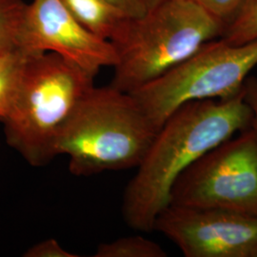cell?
<instances>
[{"label": "cell", "mask_w": 257, "mask_h": 257, "mask_svg": "<svg viewBox=\"0 0 257 257\" xmlns=\"http://www.w3.org/2000/svg\"><path fill=\"white\" fill-rule=\"evenodd\" d=\"M157 132L130 92L93 85L66 123L55 153L68 156L76 176L128 170L142 162Z\"/></svg>", "instance_id": "2"}, {"label": "cell", "mask_w": 257, "mask_h": 257, "mask_svg": "<svg viewBox=\"0 0 257 257\" xmlns=\"http://www.w3.org/2000/svg\"><path fill=\"white\" fill-rule=\"evenodd\" d=\"M29 55L19 48L0 51V118L9 110L18 92Z\"/></svg>", "instance_id": "10"}, {"label": "cell", "mask_w": 257, "mask_h": 257, "mask_svg": "<svg viewBox=\"0 0 257 257\" xmlns=\"http://www.w3.org/2000/svg\"><path fill=\"white\" fill-rule=\"evenodd\" d=\"M94 257H166L167 252L155 241L140 235L126 236L100 244Z\"/></svg>", "instance_id": "11"}, {"label": "cell", "mask_w": 257, "mask_h": 257, "mask_svg": "<svg viewBox=\"0 0 257 257\" xmlns=\"http://www.w3.org/2000/svg\"><path fill=\"white\" fill-rule=\"evenodd\" d=\"M156 230L186 257H257V215L167 206Z\"/></svg>", "instance_id": "8"}, {"label": "cell", "mask_w": 257, "mask_h": 257, "mask_svg": "<svg viewBox=\"0 0 257 257\" xmlns=\"http://www.w3.org/2000/svg\"><path fill=\"white\" fill-rule=\"evenodd\" d=\"M225 28L248 6L250 0H192Z\"/></svg>", "instance_id": "14"}, {"label": "cell", "mask_w": 257, "mask_h": 257, "mask_svg": "<svg viewBox=\"0 0 257 257\" xmlns=\"http://www.w3.org/2000/svg\"><path fill=\"white\" fill-rule=\"evenodd\" d=\"M17 48L27 55H60L93 77L116 62L111 42L81 25L62 0H33L26 5Z\"/></svg>", "instance_id": "7"}, {"label": "cell", "mask_w": 257, "mask_h": 257, "mask_svg": "<svg viewBox=\"0 0 257 257\" xmlns=\"http://www.w3.org/2000/svg\"><path fill=\"white\" fill-rule=\"evenodd\" d=\"M253 121L244 89L228 99L193 100L180 106L158 130L125 189V223L138 231H154L178 176L209 150L252 127Z\"/></svg>", "instance_id": "1"}, {"label": "cell", "mask_w": 257, "mask_h": 257, "mask_svg": "<svg viewBox=\"0 0 257 257\" xmlns=\"http://www.w3.org/2000/svg\"><path fill=\"white\" fill-rule=\"evenodd\" d=\"M256 66L257 40L232 45L219 37L130 93L159 130L187 102L237 95Z\"/></svg>", "instance_id": "5"}, {"label": "cell", "mask_w": 257, "mask_h": 257, "mask_svg": "<svg viewBox=\"0 0 257 257\" xmlns=\"http://www.w3.org/2000/svg\"><path fill=\"white\" fill-rule=\"evenodd\" d=\"M170 204L257 215V128L240 132L189 166L175 180Z\"/></svg>", "instance_id": "6"}, {"label": "cell", "mask_w": 257, "mask_h": 257, "mask_svg": "<svg viewBox=\"0 0 257 257\" xmlns=\"http://www.w3.org/2000/svg\"><path fill=\"white\" fill-rule=\"evenodd\" d=\"M26 5L23 0H0V51L17 48Z\"/></svg>", "instance_id": "12"}, {"label": "cell", "mask_w": 257, "mask_h": 257, "mask_svg": "<svg viewBox=\"0 0 257 257\" xmlns=\"http://www.w3.org/2000/svg\"><path fill=\"white\" fill-rule=\"evenodd\" d=\"M163 0H143L145 6L147 10L152 9L154 7H156V5H158L159 3H161Z\"/></svg>", "instance_id": "18"}, {"label": "cell", "mask_w": 257, "mask_h": 257, "mask_svg": "<svg viewBox=\"0 0 257 257\" xmlns=\"http://www.w3.org/2000/svg\"><path fill=\"white\" fill-rule=\"evenodd\" d=\"M93 79L56 54L29 55L18 92L0 118L10 147L33 167L51 162L62 130Z\"/></svg>", "instance_id": "3"}, {"label": "cell", "mask_w": 257, "mask_h": 257, "mask_svg": "<svg viewBox=\"0 0 257 257\" xmlns=\"http://www.w3.org/2000/svg\"><path fill=\"white\" fill-rule=\"evenodd\" d=\"M221 38L232 45L257 40V0H250L238 17L225 28Z\"/></svg>", "instance_id": "13"}, {"label": "cell", "mask_w": 257, "mask_h": 257, "mask_svg": "<svg viewBox=\"0 0 257 257\" xmlns=\"http://www.w3.org/2000/svg\"><path fill=\"white\" fill-rule=\"evenodd\" d=\"M81 25L97 37L111 41L128 21V16L107 0H62Z\"/></svg>", "instance_id": "9"}, {"label": "cell", "mask_w": 257, "mask_h": 257, "mask_svg": "<svg viewBox=\"0 0 257 257\" xmlns=\"http://www.w3.org/2000/svg\"><path fill=\"white\" fill-rule=\"evenodd\" d=\"M25 257H79L67 250L55 238H48L33 245L24 252Z\"/></svg>", "instance_id": "15"}, {"label": "cell", "mask_w": 257, "mask_h": 257, "mask_svg": "<svg viewBox=\"0 0 257 257\" xmlns=\"http://www.w3.org/2000/svg\"><path fill=\"white\" fill-rule=\"evenodd\" d=\"M115 7L124 12L128 18L135 19L143 16L147 8L143 0H107Z\"/></svg>", "instance_id": "16"}, {"label": "cell", "mask_w": 257, "mask_h": 257, "mask_svg": "<svg viewBox=\"0 0 257 257\" xmlns=\"http://www.w3.org/2000/svg\"><path fill=\"white\" fill-rule=\"evenodd\" d=\"M244 97L253 111V126L257 128V78L248 76L244 84Z\"/></svg>", "instance_id": "17"}, {"label": "cell", "mask_w": 257, "mask_h": 257, "mask_svg": "<svg viewBox=\"0 0 257 257\" xmlns=\"http://www.w3.org/2000/svg\"><path fill=\"white\" fill-rule=\"evenodd\" d=\"M225 26L192 0H163L130 19L110 42L116 53L110 83L131 92L179 64Z\"/></svg>", "instance_id": "4"}]
</instances>
